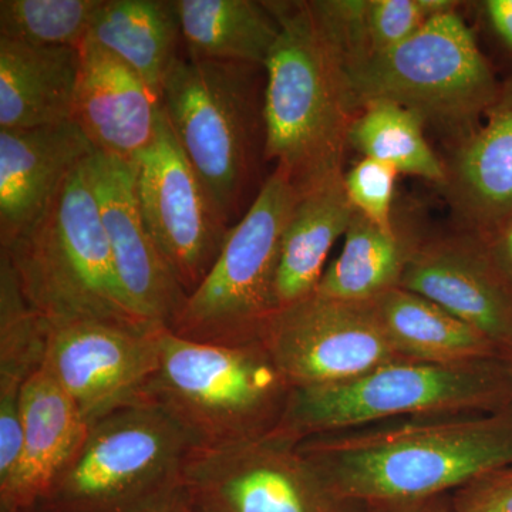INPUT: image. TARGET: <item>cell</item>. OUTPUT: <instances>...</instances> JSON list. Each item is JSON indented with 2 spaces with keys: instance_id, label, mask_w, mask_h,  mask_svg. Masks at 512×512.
Segmentation results:
<instances>
[{
  "instance_id": "cell-1",
  "label": "cell",
  "mask_w": 512,
  "mask_h": 512,
  "mask_svg": "<svg viewBox=\"0 0 512 512\" xmlns=\"http://www.w3.org/2000/svg\"><path fill=\"white\" fill-rule=\"evenodd\" d=\"M298 447L353 503L430 500L512 467V404L488 413L396 417L308 437Z\"/></svg>"
},
{
  "instance_id": "cell-2",
  "label": "cell",
  "mask_w": 512,
  "mask_h": 512,
  "mask_svg": "<svg viewBox=\"0 0 512 512\" xmlns=\"http://www.w3.org/2000/svg\"><path fill=\"white\" fill-rule=\"evenodd\" d=\"M266 3L281 32L264 66V157L305 192L343 174L355 117L309 2Z\"/></svg>"
},
{
  "instance_id": "cell-3",
  "label": "cell",
  "mask_w": 512,
  "mask_h": 512,
  "mask_svg": "<svg viewBox=\"0 0 512 512\" xmlns=\"http://www.w3.org/2000/svg\"><path fill=\"white\" fill-rule=\"evenodd\" d=\"M87 160L74 168L45 212L0 252L8 256L26 301L49 325L151 328L156 325L131 309L117 278Z\"/></svg>"
},
{
  "instance_id": "cell-4",
  "label": "cell",
  "mask_w": 512,
  "mask_h": 512,
  "mask_svg": "<svg viewBox=\"0 0 512 512\" xmlns=\"http://www.w3.org/2000/svg\"><path fill=\"white\" fill-rule=\"evenodd\" d=\"M291 390L262 342L211 345L165 328L146 402L180 427L194 451H215L278 429Z\"/></svg>"
},
{
  "instance_id": "cell-5",
  "label": "cell",
  "mask_w": 512,
  "mask_h": 512,
  "mask_svg": "<svg viewBox=\"0 0 512 512\" xmlns=\"http://www.w3.org/2000/svg\"><path fill=\"white\" fill-rule=\"evenodd\" d=\"M342 77L353 117L373 101H392L416 113L451 146L481 126L503 83L457 9L430 19L402 45Z\"/></svg>"
},
{
  "instance_id": "cell-6",
  "label": "cell",
  "mask_w": 512,
  "mask_h": 512,
  "mask_svg": "<svg viewBox=\"0 0 512 512\" xmlns=\"http://www.w3.org/2000/svg\"><path fill=\"white\" fill-rule=\"evenodd\" d=\"M510 404L505 357L454 365L397 360L343 382L292 387L276 430L301 441L396 417L488 413Z\"/></svg>"
},
{
  "instance_id": "cell-7",
  "label": "cell",
  "mask_w": 512,
  "mask_h": 512,
  "mask_svg": "<svg viewBox=\"0 0 512 512\" xmlns=\"http://www.w3.org/2000/svg\"><path fill=\"white\" fill-rule=\"evenodd\" d=\"M259 69L178 57L161 92L165 119L228 224L239 214L256 148L265 146Z\"/></svg>"
},
{
  "instance_id": "cell-8",
  "label": "cell",
  "mask_w": 512,
  "mask_h": 512,
  "mask_svg": "<svg viewBox=\"0 0 512 512\" xmlns=\"http://www.w3.org/2000/svg\"><path fill=\"white\" fill-rule=\"evenodd\" d=\"M194 453L154 404L124 407L90 424L36 512H137L181 484Z\"/></svg>"
},
{
  "instance_id": "cell-9",
  "label": "cell",
  "mask_w": 512,
  "mask_h": 512,
  "mask_svg": "<svg viewBox=\"0 0 512 512\" xmlns=\"http://www.w3.org/2000/svg\"><path fill=\"white\" fill-rule=\"evenodd\" d=\"M302 192L282 168L262 185L229 229L220 256L171 325L178 338L221 346L262 342L276 311L275 281L282 239Z\"/></svg>"
},
{
  "instance_id": "cell-10",
  "label": "cell",
  "mask_w": 512,
  "mask_h": 512,
  "mask_svg": "<svg viewBox=\"0 0 512 512\" xmlns=\"http://www.w3.org/2000/svg\"><path fill=\"white\" fill-rule=\"evenodd\" d=\"M278 430L239 446L194 451L181 487L191 512H365Z\"/></svg>"
},
{
  "instance_id": "cell-11",
  "label": "cell",
  "mask_w": 512,
  "mask_h": 512,
  "mask_svg": "<svg viewBox=\"0 0 512 512\" xmlns=\"http://www.w3.org/2000/svg\"><path fill=\"white\" fill-rule=\"evenodd\" d=\"M262 343L292 387L343 382L404 360L384 332L372 301L313 292L276 309Z\"/></svg>"
},
{
  "instance_id": "cell-12",
  "label": "cell",
  "mask_w": 512,
  "mask_h": 512,
  "mask_svg": "<svg viewBox=\"0 0 512 512\" xmlns=\"http://www.w3.org/2000/svg\"><path fill=\"white\" fill-rule=\"evenodd\" d=\"M136 168L144 224L178 284L191 295L220 256L231 227L185 157L164 111Z\"/></svg>"
},
{
  "instance_id": "cell-13",
  "label": "cell",
  "mask_w": 512,
  "mask_h": 512,
  "mask_svg": "<svg viewBox=\"0 0 512 512\" xmlns=\"http://www.w3.org/2000/svg\"><path fill=\"white\" fill-rule=\"evenodd\" d=\"M165 328L103 322L50 325L43 369L76 404L86 423L146 402Z\"/></svg>"
},
{
  "instance_id": "cell-14",
  "label": "cell",
  "mask_w": 512,
  "mask_h": 512,
  "mask_svg": "<svg viewBox=\"0 0 512 512\" xmlns=\"http://www.w3.org/2000/svg\"><path fill=\"white\" fill-rule=\"evenodd\" d=\"M90 181L109 239L117 278L138 318L170 329L187 293L151 238L138 205L136 163L94 153L87 160Z\"/></svg>"
},
{
  "instance_id": "cell-15",
  "label": "cell",
  "mask_w": 512,
  "mask_h": 512,
  "mask_svg": "<svg viewBox=\"0 0 512 512\" xmlns=\"http://www.w3.org/2000/svg\"><path fill=\"white\" fill-rule=\"evenodd\" d=\"M512 352V284L480 239L461 232L421 241L400 282Z\"/></svg>"
},
{
  "instance_id": "cell-16",
  "label": "cell",
  "mask_w": 512,
  "mask_h": 512,
  "mask_svg": "<svg viewBox=\"0 0 512 512\" xmlns=\"http://www.w3.org/2000/svg\"><path fill=\"white\" fill-rule=\"evenodd\" d=\"M79 50L73 123L96 153L136 163L157 136L163 113L160 97L93 40H84Z\"/></svg>"
},
{
  "instance_id": "cell-17",
  "label": "cell",
  "mask_w": 512,
  "mask_h": 512,
  "mask_svg": "<svg viewBox=\"0 0 512 512\" xmlns=\"http://www.w3.org/2000/svg\"><path fill=\"white\" fill-rule=\"evenodd\" d=\"M441 187L461 228L478 239L491 237L512 218V73L484 123L446 161Z\"/></svg>"
},
{
  "instance_id": "cell-18",
  "label": "cell",
  "mask_w": 512,
  "mask_h": 512,
  "mask_svg": "<svg viewBox=\"0 0 512 512\" xmlns=\"http://www.w3.org/2000/svg\"><path fill=\"white\" fill-rule=\"evenodd\" d=\"M94 153L73 121L0 130V248L45 212L74 168Z\"/></svg>"
},
{
  "instance_id": "cell-19",
  "label": "cell",
  "mask_w": 512,
  "mask_h": 512,
  "mask_svg": "<svg viewBox=\"0 0 512 512\" xmlns=\"http://www.w3.org/2000/svg\"><path fill=\"white\" fill-rule=\"evenodd\" d=\"M22 423L18 466L0 487L2 510H35L89 431L76 404L43 367L23 387Z\"/></svg>"
},
{
  "instance_id": "cell-20",
  "label": "cell",
  "mask_w": 512,
  "mask_h": 512,
  "mask_svg": "<svg viewBox=\"0 0 512 512\" xmlns=\"http://www.w3.org/2000/svg\"><path fill=\"white\" fill-rule=\"evenodd\" d=\"M79 70L77 47L36 46L0 37V130L72 121Z\"/></svg>"
},
{
  "instance_id": "cell-21",
  "label": "cell",
  "mask_w": 512,
  "mask_h": 512,
  "mask_svg": "<svg viewBox=\"0 0 512 512\" xmlns=\"http://www.w3.org/2000/svg\"><path fill=\"white\" fill-rule=\"evenodd\" d=\"M343 174L302 192L292 212L276 274V309L316 292L330 249L348 231L355 210L346 195Z\"/></svg>"
},
{
  "instance_id": "cell-22",
  "label": "cell",
  "mask_w": 512,
  "mask_h": 512,
  "mask_svg": "<svg viewBox=\"0 0 512 512\" xmlns=\"http://www.w3.org/2000/svg\"><path fill=\"white\" fill-rule=\"evenodd\" d=\"M372 303L387 338L404 360L454 365L503 357L483 333L419 293L397 286Z\"/></svg>"
},
{
  "instance_id": "cell-23",
  "label": "cell",
  "mask_w": 512,
  "mask_h": 512,
  "mask_svg": "<svg viewBox=\"0 0 512 512\" xmlns=\"http://www.w3.org/2000/svg\"><path fill=\"white\" fill-rule=\"evenodd\" d=\"M86 39L127 64L161 99L183 39L175 0H101Z\"/></svg>"
},
{
  "instance_id": "cell-24",
  "label": "cell",
  "mask_w": 512,
  "mask_h": 512,
  "mask_svg": "<svg viewBox=\"0 0 512 512\" xmlns=\"http://www.w3.org/2000/svg\"><path fill=\"white\" fill-rule=\"evenodd\" d=\"M175 6L192 59L264 67L281 32L266 2L175 0Z\"/></svg>"
},
{
  "instance_id": "cell-25",
  "label": "cell",
  "mask_w": 512,
  "mask_h": 512,
  "mask_svg": "<svg viewBox=\"0 0 512 512\" xmlns=\"http://www.w3.org/2000/svg\"><path fill=\"white\" fill-rule=\"evenodd\" d=\"M420 239L397 227H377L355 211L345 244L325 269L316 292L343 301L370 302L397 288Z\"/></svg>"
},
{
  "instance_id": "cell-26",
  "label": "cell",
  "mask_w": 512,
  "mask_h": 512,
  "mask_svg": "<svg viewBox=\"0 0 512 512\" xmlns=\"http://www.w3.org/2000/svg\"><path fill=\"white\" fill-rule=\"evenodd\" d=\"M424 128L412 110L392 101H373L350 124L349 144L363 157L392 165L399 174L443 185L446 164L430 147Z\"/></svg>"
},
{
  "instance_id": "cell-27",
  "label": "cell",
  "mask_w": 512,
  "mask_h": 512,
  "mask_svg": "<svg viewBox=\"0 0 512 512\" xmlns=\"http://www.w3.org/2000/svg\"><path fill=\"white\" fill-rule=\"evenodd\" d=\"M49 330L0 252V407L20 406L23 387L45 363Z\"/></svg>"
},
{
  "instance_id": "cell-28",
  "label": "cell",
  "mask_w": 512,
  "mask_h": 512,
  "mask_svg": "<svg viewBox=\"0 0 512 512\" xmlns=\"http://www.w3.org/2000/svg\"><path fill=\"white\" fill-rule=\"evenodd\" d=\"M100 5L101 0H2L0 37L79 49Z\"/></svg>"
},
{
  "instance_id": "cell-29",
  "label": "cell",
  "mask_w": 512,
  "mask_h": 512,
  "mask_svg": "<svg viewBox=\"0 0 512 512\" xmlns=\"http://www.w3.org/2000/svg\"><path fill=\"white\" fill-rule=\"evenodd\" d=\"M458 5L460 3L453 0H369L370 57L402 45L430 19L456 10Z\"/></svg>"
},
{
  "instance_id": "cell-30",
  "label": "cell",
  "mask_w": 512,
  "mask_h": 512,
  "mask_svg": "<svg viewBox=\"0 0 512 512\" xmlns=\"http://www.w3.org/2000/svg\"><path fill=\"white\" fill-rule=\"evenodd\" d=\"M392 165L362 157L343 174V185L353 210L377 227L394 231L399 225L393 218L394 194L399 177Z\"/></svg>"
},
{
  "instance_id": "cell-31",
  "label": "cell",
  "mask_w": 512,
  "mask_h": 512,
  "mask_svg": "<svg viewBox=\"0 0 512 512\" xmlns=\"http://www.w3.org/2000/svg\"><path fill=\"white\" fill-rule=\"evenodd\" d=\"M451 512H512V467L484 474L450 494Z\"/></svg>"
},
{
  "instance_id": "cell-32",
  "label": "cell",
  "mask_w": 512,
  "mask_h": 512,
  "mask_svg": "<svg viewBox=\"0 0 512 512\" xmlns=\"http://www.w3.org/2000/svg\"><path fill=\"white\" fill-rule=\"evenodd\" d=\"M481 9L491 32L512 56V0H485Z\"/></svg>"
},
{
  "instance_id": "cell-33",
  "label": "cell",
  "mask_w": 512,
  "mask_h": 512,
  "mask_svg": "<svg viewBox=\"0 0 512 512\" xmlns=\"http://www.w3.org/2000/svg\"><path fill=\"white\" fill-rule=\"evenodd\" d=\"M480 241L491 261L512 284V218L491 237Z\"/></svg>"
},
{
  "instance_id": "cell-34",
  "label": "cell",
  "mask_w": 512,
  "mask_h": 512,
  "mask_svg": "<svg viewBox=\"0 0 512 512\" xmlns=\"http://www.w3.org/2000/svg\"><path fill=\"white\" fill-rule=\"evenodd\" d=\"M365 512H451L450 495L414 503L366 505Z\"/></svg>"
},
{
  "instance_id": "cell-35",
  "label": "cell",
  "mask_w": 512,
  "mask_h": 512,
  "mask_svg": "<svg viewBox=\"0 0 512 512\" xmlns=\"http://www.w3.org/2000/svg\"><path fill=\"white\" fill-rule=\"evenodd\" d=\"M137 512H190V508H188L187 498H185L183 487L180 484L174 490L168 491L151 503L144 505Z\"/></svg>"
},
{
  "instance_id": "cell-36",
  "label": "cell",
  "mask_w": 512,
  "mask_h": 512,
  "mask_svg": "<svg viewBox=\"0 0 512 512\" xmlns=\"http://www.w3.org/2000/svg\"><path fill=\"white\" fill-rule=\"evenodd\" d=\"M503 357H505V360H507L508 365H510L511 372H512V352L504 353Z\"/></svg>"
},
{
  "instance_id": "cell-37",
  "label": "cell",
  "mask_w": 512,
  "mask_h": 512,
  "mask_svg": "<svg viewBox=\"0 0 512 512\" xmlns=\"http://www.w3.org/2000/svg\"><path fill=\"white\" fill-rule=\"evenodd\" d=\"M2 512H36L35 510H16V511H9V510H0Z\"/></svg>"
},
{
  "instance_id": "cell-38",
  "label": "cell",
  "mask_w": 512,
  "mask_h": 512,
  "mask_svg": "<svg viewBox=\"0 0 512 512\" xmlns=\"http://www.w3.org/2000/svg\"><path fill=\"white\" fill-rule=\"evenodd\" d=\"M188 508H190V507H188ZM190 512H191V511H190Z\"/></svg>"
}]
</instances>
